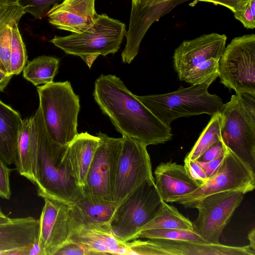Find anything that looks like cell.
Instances as JSON below:
<instances>
[{"instance_id": "1", "label": "cell", "mask_w": 255, "mask_h": 255, "mask_svg": "<svg viewBox=\"0 0 255 255\" xmlns=\"http://www.w3.org/2000/svg\"><path fill=\"white\" fill-rule=\"evenodd\" d=\"M94 100L122 136L140 140L146 146L170 140L171 128L162 123L113 75L101 74L95 82Z\"/></svg>"}, {"instance_id": "2", "label": "cell", "mask_w": 255, "mask_h": 255, "mask_svg": "<svg viewBox=\"0 0 255 255\" xmlns=\"http://www.w3.org/2000/svg\"><path fill=\"white\" fill-rule=\"evenodd\" d=\"M32 118L37 139L36 177L38 195L68 206L75 204L82 194L62 162L67 145L53 140L44 126L39 108Z\"/></svg>"}, {"instance_id": "3", "label": "cell", "mask_w": 255, "mask_h": 255, "mask_svg": "<svg viewBox=\"0 0 255 255\" xmlns=\"http://www.w3.org/2000/svg\"><path fill=\"white\" fill-rule=\"evenodd\" d=\"M219 114L222 142L255 173V96L236 93Z\"/></svg>"}, {"instance_id": "4", "label": "cell", "mask_w": 255, "mask_h": 255, "mask_svg": "<svg viewBox=\"0 0 255 255\" xmlns=\"http://www.w3.org/2000/svg\"><path fill=\"white\" fill-rule=\"evenodd\" d=\"M227 37L217 33L183 41L175 50L173 63L180 81L210 85L219 76V62Z\"/></svg>"}, {"instance_id": "5", "label": "cell", "mask_w": 255, "mask_h": 255, "mask_svg": "<svg viewBox=\"0 0 255 255\" xmlns=\"http://www.w3.org/2000/svg\"><path fill=\"white\" fill-rule=\"evenodd\" d=\"M42 119L47 133L54 141L69 143L78 134L80 100L71 83L52 82L37 87Z\"/></svg>"}, {"instance_id": "6", "label": "cell", "mask_w": 255, "mask_h": 255, "mask_svg": "<svg viewBox=\"0 0 255 255\" xmlns=\"http://www.w3.org/2000/svg\"><path fill=\"white\" fill-rule=\"evenodd\" d=\"M126 33L124 23L105 13L98 14L93 24L85 31L55 36L50 42L66 54L80 57L91 68L99 55L118 52Z\"/></svg>"}, {"instance_id": "7", "label": "cell", "mask_w": 255, "mask_h": 255, "mask_svg": "<svg viewBox=\"0 0 255 255\" xmlns=\"http://www.w3.org/2000/svg\"><path fill=\"white\" fill-rule=\"evenodd\" d=\"M207 84L181 86L176 91L158 95L136 96L162 123L171 128L175 120L190 116L220 112L224 103L218 95L208 92Z\"/></svg>"}, {"instance_id": "8", "label": "cell", "mask_w": 255, "mask_h": 255, "mask_svg": "<svg viewBox=\"0 0 255 255\" xmlns=\"http://www.w3.org/2000/svg\"><path fill=\"white\" fill-rule=\"evenodd\" d=\"M164 203L155 181L143 182L117 206L110 224L113 233L123 242L137 239L143 227L161 211Z\"/></svg>"}, {"instance_id": "9", "label": "cell", "mask_w": 255, "mask_h": 255, "mask_svg": "<svg viewBox=\"0 0 255 255\" xmlns=\"http://www.w3.org/2000/svg\"><path fill=\"white\" fill-rule=\"evenodd\" d=\"M220 83L236 93L255 96V35L233 38L219 62Z\"/></svg>"}, {"instance_id": "10", "label": "cell", "mask_w": 255, "mask_h": 255, "mask_svg": "<svg viewBox=\"0 0 255 255\" xmlns=\"http://www.w3.org/2000/svg\"><path fill=\"white\" fill-rule=\"evenodd\" d=\"M255 188V173L227 148L216 172L194 191L169 199L167 203L175 202L185 208L192 206L204 197L220 192L239 191L243 194Z\"/></svg>"}, {"instance_id": "11", "label": "cell", "mask_w": 255, "mask_h": 255, "mask_svg": "<svg viewBox=\"0 0 255 255\" xmlns=\"http://www.w3.org/2000/svg\"><path fill=\"white\" fill-rule=\"evenodd\" d=\"M122 137L113 194L116 206L143 182L155 181L147 146L138 139Z\"/></svg>"}, {"instance_id": "12", "label": "cell", "mask_w": 255, "mask_h": 255, "mask_svg": "<svg viewBox=\"0 0 255 255\" xmlns=\"http://www.w3.org/2000/svg\"><path fill=\"white\" fill-rule=\"evenodd\" d=\"M69 240L84 247L90 255H132L129 243L117 239L109 226L89 218L77 205L69 206Z\"/></svg>"}, {"instance_id": "13", "label": "cell", "mask_w": 255, "mask_h": 255, "mask_svg": "<svg viewBox=\"0 0 255 255\" xmlns=\"http://www.w3.org/2000/svg\"><path fill=\"white\" fill-rule=\"evenodd\" d=\"M244 198L239 191H227L208 195L193 205L198 211L192 222L193 230L206 243L219 244L223 230Z\"/></svg>"}, {"instance_id": "14", "label": "cell", "mask_w": 255, "mask_h": 255, "mask_svg": "<svg viewBox=\"0 0 255 255\" xmlns=\"http://www.w3.org/2000/svg\"><path fill=\"white\" fill-rule=\"evenodd\" d=\"M99 145L95 152L86 182V191L113 201V194L122 137L114 138L99 131ZM114 203V202H113Z\"/></svg>"}, {"instance_id": "15", "label": "cell", "mask_w": 255, "mask_h": 255, "mask_svg": "<svg viewBox=\"0 0 255 255\" xmlns=\"http://www.w3.org/2000/svg\"><path fill=\"white\" fill-rule=\"evenodd\" d=\"M129 245L132 255H255L249 245L233 247L163 239H135Z\"/></svg>"}, {"instance_id": "16", "label": "cell", "mask_w": 255, "mask_h": 255, "mask_svg": "<svg viewBox=\"0 0 255 255\" xmlns=\"http://www.w3.org/2000/svg\"><path fill=\"white\" fill-rule=\"evenodd\" d=\"M189 0H131L127 42L122 61L129 64L138 53L140 44L152 24L174 7Z\"/></svg>"}, {"instance_id": "17", "label": "cell", "mask_w": 255, "mask_h": 255, "mask_svg": "<svg viewBox=\"0 0 255 255\" xmlns=\"http://www.w3.org/2000/svg\"><path fill=\"white\" fill-rule=\"evenodd\" d=\"M39 219L38 244L43 255H55L69 240V206L44 198Z\"/></svg>"}, {"instance_id": "18", "label": "cell", "mask_w": 255, "mask_h": 255, "mask_svg": "<svg viewBox=\"0 0 255 255\" xmlns=\"http://www.w3.org/2000/svg\"><path fill=\"white\" fill-rule=\"evenodd\" d=\"M95 0H63L53 5L46 15L56 28L72 33H81L94 22L98 14Z\"/></svg>"}, {"instance_id": "19", "label": "cell", "mask_w": 255, "mask_h": 255, "mask_svg": "<svg viewBox=\"0 0 255 255\" xmlns=\"http://www.w3.org/2000/svg\"><path fill=\"white\" fill-rule=\"evenodd\" d=\"M100 138L87 132L78 133L67 144L62 162L79 187L86 182Z\"/></svg>"}, {"instance_id": "20", "label": "cell", "mask_w": 255, "mask_h": 255, "mask_svg": "<svg viewBox=\"0 0 255 255\" xmlns=\"http://www.w3.org/2000/svg\"><path fill=\"white\" fill-rule=\"evenodd\" d=\"M154 174L157 189L161 199L166 203L171 198L194 191L200 185L189 175L184 165L171 160L160 163Z\"/></svg>"}, {"instance_id": "21", "label": "cell", "mask_w": 255, "mask_h": 255, "mask_svg": "<svg viewBox=\"0 0 255 255\" xmlns=\"http://www.w3.org/2000/svg\"><path fill=\"white\" fill-rule=\"evenodd\" d=\"M39 231V219L31 216L12 218L0 225V255H10L38 242Z\"/></svg>"}, {"instance_id": "22", "label": "cell", "mask_w": 255, "mask_h": 255, "mask_svg": "<svg viewBox=\"0 0 255 255\" xmlns=\"http://www.w3.org/2000/svg\"><path fill=\"white\" fill-rule=\"evenodd\" d=\"M37 139L32 116L22 120L13 163L18 173L33 184L36 177Z\"/></svg>"}, {"instance_id": "23", "label": "cell", "mask_w": 255, "mask_h": 255, "mask_svg": "<svg viewBox=\"0 0 255 255\" xmlns=\"http://www.w3.org/2000/svg\"><path fill=\"white\" fill-rule=\"evenodd\" d=\"M22 122L19 113L0 100V155L8 165L13 163Z\"/></svg>"}, {"instance_id": "24", "label": "cell", "mask_w": 255, "mask_h": 255, "mask_svg": "<svg viewBox=\"0 0 255 255\" xmlns=\"http://www.w3.org/2000/svg\"><path fill=\"white\" fill-rule=\"evenodd\" d=\"M82 194L75 204L93 221L110 226L116 206L98 195L88 192L81 187Z\"/></svg>"}, {"instance_id": "25", "label": "cell", "mask_w": 255, "mask_h": 255, "mask_svg": "<svg viewBox=\"0 0 255 255\" xmlns=\"http://www.w3.org/2000/svg\"><path fill=\"white\" fill-rule=\"evenodd\" d=\"M59 60L43 55L28 62L23 70V77L35 86L46 84L53 81L58 72Z\"/></svg>"}, {"instance_id": "26", "label": "cell", "mask_w": 255, "mask_h": 255, "mask_svg": "<svg viewBox=\"0 0 255 255\" xmlns=\"http://www.w3.org/2000/svg\"><path fill=\"white\" fill-rule=\"evenodd\" d=\"M153 229L194 231L192 222L181 214L176 207L165 202L158 214L144 226L140 231Z\"/></svg>"}, {"instance_id": "27", "label": "cell", "mask_w": 255, "mask_h": 255, "mask_svg": "<svg viewBox=\"0 0 255 255\" xmlns=\"http://www.w3.org/2000/svg\"><path fill=\"white\" fill-rule=\"evenodd\" d=\"M221 140L220 117L218 113L211 117L208 125L185 157L190 160H197L209 147Z\"/></svg>"}, {"instance_id": "28", "label": "cell", "mask_w": 255, "mask_h": 255, "mask_svg": "<svg viewBox=\"0 0 255 255\" xmlns=\"http://www.w3.org/2000/svg\"><path fill=\"white\" fill-rule=\"evenodd\" d=\"M138 238L181 240L207 243L194 231L175 229H153L141 231L137 235V239Z\"/></svg>"}, {"instance_id": "29", "label": "cell", "mask_w": 255, "mask_h": 255, "mask_svg": "<svg viewBox=\"0 0 255 255\" xmlns=\"http://www.w3.org/2000/svg\"><path fill=\"white\" fill-rule=\"evenodd\" d=\"M25 46L18 29V24L12 26V38L10 57L11 74L18 75L23 71L27 62Z\"/></svg>"}, {"instance_id": "30", "label": "cell", "mask_w": 255, "mask_h": 255, "mask_svg": "<svg viewBox=\"0 0 255 255\" xmlns=\"http://www.w3.org/2000/svg\"><path fill=\"white\" fill-rule=\"evenodd\" d=\"M25 13L19 0H0V30L18 24Z\"/></svg>"}, {"instance_id": "31", "label": "cell", "mask_w": 255, "mask_h": 255, "mask_svg": "<svg viewBox=\"0 0 255 255\" xmlns=\"http://www.w3.org/2000/svg\"><path fill=\"white\" fill-rule=\"evenodd\" d=\"M63 0H19L25 13H29L35 19H41L46 15L54 5Z\"/></svg>"}, {"instance_id": "32", "label": "cell", "mask_w": 255, "mask_h": 255, "mask_svg": "<svg viewBox=\"0 0 255 255\" xmlns=\"http://www.w3.org/2000/svg\"><path fill=\"white\" fill-rule=\"evenodd\" d=\"M11 38L12 27L7 26L0 30V60L9 74Z\"/></svg>"}, {"instance_id": "33", "label": "cell", "mask_w": 255, "mask_h": 255, "mask_svg": "<svg viewBox=\"0 0 255 255\" xmlns=\"http://www.w3.org/2000/svg\"><path fill=\"white\" fill-rule=\"evenodd\" d=\"M12 170L0 155V197L6 200H9L11 195L10 176Z\"/></svg>"}, {"instance_id": "34", "label": "cell", "mask_w": 255, "mask_h": 255, "mask_svg": "<svg viewBox=\"0 0 255 255\" xmlns=\"http://www.w3.org/2000/svg\"><path fill=\"white\" fill-rule=\"evenodd\" d=\"M184 162L186 170L192 178L200 185L206 182L208 177L197 160H192L185 157Z\"/></svg>"}, {"instance_id": "35", "label": "cell", "mask_w": 255, "mask_h": 255, "mask_svg": "<svg viewBox=\"0 0 255 255\" xmlns=\"http://www.w3.org/2000/svg\"><path fill=\"white\" fill-rule=\"evenodd\" d=\"M226 148L222 140L217 141L209 147L197 160L207 162L214 160L224 154Z\"/></svg>"}, {"instance_id": "36", "label": "cell", "mask_w": 255, "mask_h": 255, "mask_svg": "<svg viewBox=\"0 0 255 255\" xmlns=\"http://www.w3.org/2000/svg\"><path fill=\"white\" fill-rule=\"evenodd\" d=\"M198 1L212 2L215 4L223 5L230 9L233 13L244 9L251 0H194Z\"/></svg>"}, {"instance_id": "37", "label": "cell", "mask_w": 255, "mask_h": 255, "mask_svg": "<svg viewBox=\"0 0 255 255\" xmlns=\"http://www.w3.org/2000/svg\"><path fill=\"white\" fill-rule=\"evenodd\" d=\"M55 255H90L89 252L82 246L68 241Z\"/></svg>"}, {"instance_id": "38", "label": "cell", "mask_w": 255, "mask_h": 255, "mask_svg": "<svg viewBox=\"0 0 255 255\" xmlns=\"http://www.w3.org/2000/svg\"><path fill=\"white\" fill-rule=\"evenodd\" d=\"M249 3L244 9L234 12V15L235 18L239 20L245 27L248 29H254L255 28V18L254 17L251 12Z\"/></svg>"}, {"instance_id": "39", "label": "cell", "mask_w": 255, "mask_h": 255, "mask_svg": "<svg viewBox=\"0 0 255 255\" xmlns=\"http://www.w3.org/2000/svg\"><path fill=\"white\" fill-rule=\"evenodd\" d=\"M224 154L220 156L216 159L210 161L202 162L197 160L198 163L205 171L208 178L212 176L216 172L222 161Z\"/></svg>"}, {"instance_id": "40", "label": "cell", "mask_w": 255, "mask_h": 255, "mask_svg": "<svg viewBox=\"0 0 255 255\" xmlns=\"http://www.w3.org/2000/svg\"><path fill=\"white\" fill-rule=\"evenodd\" d=\"M12 76V74L0 68V92L4 91V89L9 83Z\"/></svg>"}, {"instance_id": "41", "label": "cell", "mask_w": 255, "mask_h": 255, "mask_svg": "<svg viewBox=\"0 0 255 255\" xmlns=\"http://www.w3.org/2000/svg\"><path fill=\"white\" fill-rule=\"evenodd\" d=\"M248 239L249 241V247L255 252V229L253 228L248 233Z\"/></svg>"}, {"instance_id": "42", "label": "cell", "mask_w": 255, "mask_h": 255, "mask_svg": "<svg viewBox=\"0 0 255 255\" xmlns=\"http://www.w3.org/2000/svg\"><path fill=\"white\" fill-rule=\"evenodd\" d=\"M12 220V218L5 215L0 208V225L10 222Z\"/></svg>"}, {"instance_id": "43", "label": "cell", "mask_w": 255, "mask_h": 255, "mask_svg": "<svg viewBox=\"0 0 255 255\" xmlns=\"http://www.w3.org/2000/svg\"><path fill=\"white\" fill-rule=\"evenodd\" d=\"M0 69H4L6 71L3 65L2 64V62H1L0 60ZM7 72V71H6Z\"/></svg>"}]
</instances>
